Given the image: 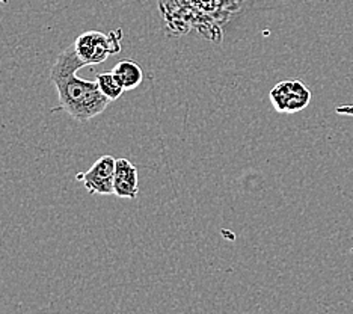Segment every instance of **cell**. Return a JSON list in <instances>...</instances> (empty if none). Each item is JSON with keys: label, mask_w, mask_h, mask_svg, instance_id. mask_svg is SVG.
Masks as SVG:
<instances>
[{"label": "cell", "mask_w": 353, "mask_h": 314, "mask_svg": "<svg viewBox=\"0 0 353 314\" xmlns=\"http://www.w3.org/2000/svg\"><path fill=\"white\" fill-rule=\"evenodd\" d=\"M83 67L86 63L79 58L74 44H71L58 55L50 70V80L58 94L59 109L79 123L101 115L110 103L100 91L97 80L77 76V71Z\"/></svg>", "instance_id": "obj_1"}, {"label": "cell", "mask_w": 353, "mask_h": 314, "mask_svg": "<svg viewBox=\"0 0 353 314\" xmlns=\"http://www.w3.org/2000/svg\"><path fill=\"white\" fill-rule=\"evenodd\" d=\"M121 29L103 34L100 30H88L79 35L74 48L86 66H99L108 61L109 56L121 52Z\"/></svg>", "instance_id": "obj_2"}, {"label": "cell", "mask_w": 353, "mask_h": 314, "mask_svg": "<svg viewBox=\"0 0 353 314\" xmlns=\"http://www.w3.org/2000/svg\"><path fill=\"white\" fill-rule=\"evenodd\" d=\"M311 91L302 80L290 79L276 84L269 92L272 106L279 114H296L311 103Z\"/></svg>", "instance_id": "obj_3"}, {"label": "cell", "mask_w": 353, "mask_h": 314, "mask_svg": "<svg viewBox=\"0 0 353 314\" xmlns=\"http://www.w3.org/2000/svg\"><path fill=\"white\" fill-rule=\"evenodd\" d=\"M117 159L114 156H101L85 173L76 175L77 181H82L85 189L91 195H114Z\"/></svg>", "instance_id": "obj_4"}, {"label": "cell", "mask_w": 353, "mask_h": 314, "mask_svg": "<svg viewBox=\"0 0 353 314\" xmlns=\"http://www.w3.org/2000/svg\"><path fill=\"white\" fill-rule=\"evenodd\" d=\"M139 192L138 168L130 160L124 157L117 159L115 179H114V195L118 198L134 199Z\"/></svg>", "instance_id": "obj_5"}, {"label": "cell", "mask_w": 353, "mask_h": 314, "mask_svg": "<svg viewBox=\"0 0 353 314\" xmlns=\"http://www.w3.org/2000/svg\"><path fill=\"white\" fill-rule=\"evenodd\" d=\"M115 77L119 80V84L124 86L125 91L136 90L143 80V70L132 59L119 61L117 66L112 68Z\"/></svg>", "instance_id": "obj_6"}, {"label": "cell", "mask_w": 353, "mask_h": 314, "mask_svg": "<svg viewBox=\"0 0 353 314\" xmlns=\"http://www.w3.org/2000/svg\"><path fill=\"white\" fill-rule=\"evenodd\" d=\"M95 80H97L100 91L104 95H106L110 101L118 100L119 97H121L125 92L124 86L119 84V80L115 77V75L112 72V70L99 72L97 77H95Z\"/></svg>", "instance_id": "obj_7"}, {"label": "cell", "mask_w": 353, "mask_h": 314, "mask_svg": "<svg viewBox=\"0 0 353 314\" xmlns=\"http://www.w3.org/2000/svg\"><path fill=\"white\" fill-rule=\"evenodd\" d=\"M350 251H352V254H353V248H352V249H350Z\"/></svg>", "instance_id": "obj_8"}]
</instances>
